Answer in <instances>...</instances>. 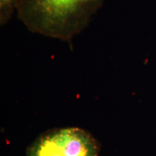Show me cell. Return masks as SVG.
<instances>
[{
    "label": "cell",
    "instance_id": "cell-1",
    "mask_svg": "<svg viewBox=\"0 0 156 156\" xmlns=\"http://www.w3.org/2000/svg\"><path fill=\"white\" fill-rule=\"evenodd\" d=\"M106 0H19L17 15L31 33L71 44Z\"/></svg>",
    "mask_w": 156,
    "mask_h": 156
},
{
    "label": "cell",
    "instance_id": "cell-2",
    "mask_svg": "<svg viewBox=\"0 0 156 156\" xmlns=\"http://www.w3.org/2000/svg\"><path fill=\"white\" fill-rule=\"evenodd\" d=\"M100 146L86 130L57 128L41 134L27 150L26 156H99Z\"/></svg>",
    "mask_w": 156,
    "mask_h": 156
},
{
    "label": "cell",
    "instance_id": "cell-3",
    "mask_svg": "<svg viewBox=\"0 0 156 156\" xmlns=\"http://www.w3.org/2000/svg\"><path fill=\"white\" fill-rule=\"evenodd\" d=\"M19 0H0V25L7 24L18 7Z\"/></svg>",
    "mask_w": 156,
    "mask_h": 156
}]
</instances>
